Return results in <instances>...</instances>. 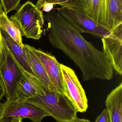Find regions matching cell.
I'll list each match as a JSON object with an SVG mask.
<instances>
[{
    "label": "cell",
    "instance_id": "1",
    "mask_svg": "<svg viewBox=\"0 0 122 122\" xmlns=\"http://www.w3.org/2000/svg\"><path fill=\"white\" fill-rule=\"evenodd\" d=\"M44 17L47 23L48 39L51 45L62 51L78 66L84 81L112 79L114 69L104 51L86 41L54 8L44 15Z\"/></svg>",
    "mask_w": 122,
    "mask_h": 122
},
{
    "label": "cell",
    "instance_id": "2",
    "mask_svg": "<svg viewBox=\"0 0 122 122\" xmlns=\"http://www.w3.org/2000/svg\"><path fill=\"white\" fill-rule=\"evenodd\" d=\"M26 101L47 112L57 122H73L77 118L76 107L64 94L45 86L42 94Z\"/></svg>",
    "mask_w": 122,
    "mask_h": 122
},
{
    "label": "cell",
    "instance_id": "3",
    "mask_svg": "<svg viewBox=\"0 0 122 122\" xmlns=\"http://www.w3.org/2000/svg\"><path fill=\"white\" fill-rule=\"evenodd\" d=\"M10 18L21 36L37 40L41 38L44 23L43 13L32 2L28 1L22 4Z\"/></svg>",
    "mask_w": 122,
    "mask_h": 122
},
{
    "label": "cell",
    "instance_id": "4",
    "mask_svg": "<svg viewBox=\"0 0 122 122\" xmlns=\"http://www.w3.org/2000/svg\"><path fill=\"white\" fill-rule=\"evenodd\" d=\"M58 13L81 33L102 38L113 33L94 20L82 9L68 6L54 8Z\"/></svg>",
    "mask_w": 122,
    "mask_h": 122
},
{
    "label": "cell",
    "instance_id": "5",
    "mask_svg": "<svg viewBox=\"0 0 122 122\" xmlns=\"http://www.w3.org/2000/svg\"><path fill=\"white\" fill-rule=\"evenodd\" d=\"M64 87V94L74 105L78 112H84L88 108L85 91L74 70L60 64Z\"/></svg>",
    "mask_w": 122,
    "mask_h": 122
},
{
    "label": "cell",
    "instance_id": "6",
    "mask_svg": "<svg viewBox=\"0 0 122 122\" xmlns=\"http://www.w3.org/2000/svg\"><path fill=\"white\" fill-rule=\"evenodd\" d=\"M6 48L5 58L0 66V77L5 86L6 102H10L17 99L16 89L22 76V68Z\"/></svg>",
    "mask_w": 122,
    "mask_h": 122
},
{
    "label": "cell",
    "instance_id": "7",
    "mask_svg": "<svg viewBox=\"0 0 122 122\" xmlns=\"http://www.w3.org/2000/svg\"><path fill=\"white\" fill-rule=\"evenodd\" d=\"M49 114L35 105L26 100L16 99L6 102L1 119L7 117L27 118L33 122H42Z\"/></svg>",
    "mask_w": 122,
    "mask_h": 122
},
{
    "label": "cell",
    "instance_id": "8",
    "mask_svg": "<svg viewBox=\"0 0 122 122\" xmlns=\"http://www.w3.org/2000/svg\"><path fill=\"white\" fill-rule=\"evenodd\" d=\"M113 33L102 38L103 51L108 56L114 70L122 74V26L116 28Z\"/></svg>",
    "mask_w": 122,
    "mask_h": 122
},
{
    "label": "cell",
    "instance_id": "9",
    "mask_svg": "<svg viewBox=\"0 0 122 122\" xmlns=\"http://www.w3.org/2000/svg\"><path fill=\"white\" fill-rule=\"evenodd\" d=\"M29 47L41 62L52 81L59 92L64 94V87L60 63L51 54L29 45Z\"/></svg>",
    "mask_w": 122,
    "mask_h": 122
},
{
    "label": "cell",
    "instance_id": "10",
    "mask_svg": "<svg viewBox=\"0 0 122 122\" xmlns=\"http://www.w3.org/2000/svg\"><path fill=\"white\" fill-rule=\"evenodd\" d=\"M22 75L16 89L17 99L27 100L44 92L45 86L34 75L22 69Z\"/></svg>",
    "mask_w": 122,
    "mask_h": 122
},
{
    "label": "cell",
    "instance_id": "11",
    "mask_svg": "<svg viewBox=\"0 0 122 122\" xmlns=\"http://www.w3.org/2000/svg\"><path fill=\"white\" fill-rule=\"evenodd\" d=\"M82 10L94 20L113 31L108 16L106 0H83Z\"/></svg>",
    "mask_w": 122,
    "mask_h": 122
},
{
    "label": "cell",
    "instance_id": "12",
    "mask_svg": "<svg viewBox=\"0 0 122 122\" xmlns=\"http://www.w3.org/2000/svg\"><path fill=\"white\" fill-rule=\"evenodd\" d=\"M24 48L27 58L34 75L40 80L43 85L48 89L60 92L50 79L44 67L38 57L29 48V45L24 44Z\"/></svg>",
    "mask_w": 122,
    "mask_h": 122
},
{
    "label": "cell",
    "instance_id": "13",
    "mask_svg": "<svg viewBox=\"0 0 122 122\" xmlns=\"http://www.w3.org/2000/svg\"><path fill=\"white\" fill-rule=\"evenodd\" d=\"M106 109L110 122H122V83L107 95Z\"/></svg>",
    "mask_w": 122,
    "mask_h": 122
},
{
    "label": "cell",
    "instance_id": "14",
    "mask_svg": "<svg viewBox=\"0 0 122 122\" xmlns=\"http://www.w3.org/2000/svg\"><path fill=\"white\" fill-rule=\"evenodd\" d=\"M0 28L4 43L8 50L22 69L33 75L27 58L24 47L20 46L4 30Z\"/></svg>",
    "mask_w": 122,
    "mask_h": 122
},
{
    "label": "cell",
    "instance_id": "15",
    "mask_svg": "<svg viewBox=\"0 0 122 122\" xmlns=\"http://www.w3.org/2000/svg\"><path fill=\"white\" fill-rule=\"evenodd\" d=\"M0 28L4 30L20 46L24 47L22 36L13 21L4 12L0 16Z\"/></svg>",
    "mask_w": 122,
    "mask_h": 122
},
{
    "label": "cell",
    "instance_id": "16",
    "mask_svg": "<svg viewBox=\"0 0 122 122\" xmlns=\"http://www.w3.org/2000/svg\"><path fill=\"white\" fill-rule=\"evenodd\" d=\"M106 3L108 16L113 31L122 25V0H106Z\"/></svg>",
    "mask_w": 122,
    "mask_h": 122
},
{
    "label": "cell",
    "instance_id": "17",
    "mask_svg": "<svg viewBox=\"0 0 122 122\" xmlns=\"http://www.w3.org/2000/svg\"><path fill=\"white\" fill-rule=\"evenodd\" d=\"M46 4L56 5L58 4L61 6L73 7L79 9H83V0H38L36 4L39 9L41 10L43 6Z\"/></svg>",
    "mask_w": 122,
    "mask_h": 122
},
{
    "label": "cell",
    "instance_id": "18",
    "mask_svg": "<svg viewBox=\"0 0 122 122\" xmlns=\"http://www.w3.org/2000/svg\"><path fill=\"white\" fill-rule=\"evenodd\" d=\"M21 0H0L3 10L7 15L9 12L17 9Z\"/></svg>",
    "mask_w": 122,
    "mask_h": 122
},
{
    "label": "cell",
    "instance_id": "19",
    "mask_svg": "<svg viewBox=\"0 0 122 122\" xmlns=\"http://www.w3.org/2000/svg\"><path fill=\"white\" fill-rule=\"evenodd\" d=\"M6 53V48L3 41L0 28V66L5 61Z\"/></svg>",
    "mask_w": 122,
    "mask_h": 122
},
{
    "label": "cell",
    "instance_id": "20",
    "mask_svg": "<svg viewBox=\"0 0 122 122\" xmlns=\"http://www.w3.org/2000/svg\"><path fill=\"white\" fill-rule=\"evenodd\" d=\"M95 122H110L109 115L106 108L97 118Z\"/></svg>",
    "mask_w": 122,
    "mask_h": 122
},
{
    "label": "cell",
    "instance_id": "21",
    "mask_svg": "<svg viewBox=\"0 0 122 122\" xmlns=\"http://www.w3.org/2000/svg\"><path fill=\"white\" fill-rule=\"evenodd\" d=\"M5 86L2 79L0 77V101L5 95Z\"/></svg>",
    "mask_w": 122,
    "mask_h": 122
},
{
    "label": "cell",
    "instance_id": "22",
    "mask_svg": "<svg viewBox=\"0 0 122 122\" xmlns=\"http://www.w3.org/2000/svg\"><path fill=\"white\" fill-rule=\"evenodd\" d=\"M4 106H5V103H2L0 102V120L1 119V116L3 112Z\"/></svg>",
    "mask_w": 122,
    "mask_h": 122
},
{
    "label": "cell",
    "instance_id": "23",
    "mask_svg": "<svg viewBox=\"0 0 122 122\" xmlns=\"http://www.w3.org/2000/svg\"><path fill=\"white\" fill-rule=\"evenodd\" d=\"M14 117H7L1 119L0 120V122H11Z\"/></svg>",
    "mask_w": 122,
    "mask_h": 122
},
{
    "label": "cell",
    "instance_id": "24",
    "mask_svg": "<svg viewBox=\"0 0 122 122\" xmlns=\"http://www.w3.org/2000/svg\"><path fill=\"white\" fill-rule=\"evenodd\" d=\"M73 122H91L88 119H79L77 117L75 120Z\"/></svg>",
    "mask_w": 122,
    "mask_h": 122
},
{
    "label": "cell",
    "instance_id": "25",
    "mask_svg": "<svg viewBox=\"0 0 122 122\" xmlns=\"http://www.w3.org/2000/svg\"><path fill=\"white\" fill-rule=\"evenodd\" d=\"M11 122H23V119L21 117H14Z\"/></svg>",
    "mask_w": 122,
    "mask_h": 122
},
{
    "label": "cell",
    "instance_id": "26",
    "mask_svg": "<svg viewBox=\"0 0 122 122\" xmlns=\"http://www.w3.org/2000/svg\"><path fill=\"white\" fill-rule=\"evenodd\" d=\"M4 12V11L3 10V8H2L0 1V16L3 14Z\"/></svg>",
    "mask_w": 122,
    "mask_h": 122
}]
</instances>
